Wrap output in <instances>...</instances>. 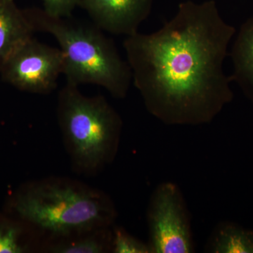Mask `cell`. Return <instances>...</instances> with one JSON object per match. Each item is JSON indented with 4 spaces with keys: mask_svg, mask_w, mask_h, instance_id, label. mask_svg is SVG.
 I'll return each mask as SVG.
<instances>
[{
    "mask_svg": "<svg viewBox=\"0 0 253 253\" xmlns=\"http://www.w3.org/2000/svg\"><path fill=\"white\" fill-rule=\"evenodd\" d=\"M236 32L215 1H187L157 31L126 37L132 82L150 114L168 126L212 122L234 99L224 63Z\"/></svg>",
    "mask_w": 253,
    "mask_h": 253,
    "instance_id": "6da1fadb",
    "label": "cell"
},
{
    "mask_svg": "<svg viewBox=\"0 0 253 253\" xmlns=\"http://www.w3.org/2000/svg\"><path fill=\"white\" fill-rule=\"evenodd\" d=\"M8 206L12 217L34 228L44 242L94 228L111 227L118 216L116 205L104 191L63 176L28 181L14 193Z\"/></svg>",
    "mask_w": 253,
    "mask_h": 253,
    "instance_id": "7a4b0ae2",
    "label": "cell"
},
{
    "mask_svg": "<svg viewBox=\"0 0 253 253\" xmlns=\"http://www.w3.org/2000/svg\"><path fill=\"white\" fill-rule=\"evenodd\" d=\"M56 113L73 172L92 177L114 161L123 123L104 96H86L66 83L58 96Z\"/></svg>",
    "mask_w": 253,
    "mask_h": 253,
    "instance_id": "3957f363",
    "label": "cell"
},
{
    "mask_svg": "<svg viewBox=\"0 0 253 253\" xmlns=\"http://www.w3.org/2000/svg\"><path fill=\"white\" fill-rule=\"evenodd\" d=\"M24 13L34 31L49 33L59 43L68 83L96 84L116 99L126 97L132 83L130 66L99 29L50 16L43 9L34 8Z\"/></svg>",
    "mask_w": 253,
    "mask_h": 253,
    "instance_id": "277c9868",
    "label": "cell"
},
{
    "mask_svg": "<svg viewBox=\"0 0 253 253\" xmlns=\"http://www.w3.org/2000/svg\"><path fill=\"white\" fill-rule=\"evenodd\" d=\"M146 220L152 253L194 252L191 214L177 184H158L150 198Z\"/></svg>",
    "mask_w": 253,
    "mask_h": 253,
    "instance_id": "5b68a950",
    "label": "cell"
},
{
    "mask_svg": "<svg viewBox=\"0 0 253 253\" xmlns=\"http://www.w3.org/2000/svg\"><path fill=\"white\" fill-rule=\"evenodd\" d=\"M64 55L33 37L11 53L0 70L5 82L20 90L46 94L54 91L63 73Z\"/></svg>",
    "mask_w": 253,
    "mask_h": 253,
    "instance_id": "8992f818",
    "label": "cell"
},
{
    "mask_svg": "<svg viewBox=\"0 0 253 253\" xmlns=\"http://www.w3.org/2000/svg\"><path fill=\"white\" fill-rule=\"evenodd\" d=\"M153 0H81V6L99 28L119 36L138 32L146 19Z\"/></svg>",
    "mask_w": 253,
    "mask_h": 253,
    "instance_id": "52a82bcc",
    "label": "cell"
},
{
    "mask_svg": "<svg viewBox=\"0 0 253 253\" xmlns=\"http://www.w3.org/2000/svg\"><path fill=\"white\" fill-rule=\"evenodd\" d=\"M33 31L14 0H0V70L11 53L33 37Z\"/></svg>",
    "mask_w": 253,
    "mask_h": 253,
    "instance_id": "ba28073f",
    "label": "cell"
},
{
    "mask_svg": "<svg viewBox=\"0 0 253 253\" xmlns=\"http://www.w3.org/2000/svg\"><path fill=\"white\" fill-rule=\"evenodd\" d=\"M112 237V226L94 228L63 237L48 240L44 243L42 253H111Z\"/></svg>",
    "mask_w": 253,
    "mask_h": 253,
    "instance_id": "9c48e42d",
    "label": "cell"
},
{
    "mask_svg": "<svg viewBox=\"0 0 253 253\" xmlns=\"http://www.w3.org/2000/svg\"><path fill=\"white\" fill-rule=\"evenodd\" d=\"M231 81L235 82L253 104V16L240 28L231 48Z\"/></svg>",
    "mask_w": 253,
    "mask_h": 253,
    "instance_id": "30bf717a",
    "label": "cell"
},
{
    "mask_svg": "<svg viewBox=\"0 0 253 253\" xmlns=\"http://www.w3.org/2000/svg\"><path fill=\"white\" fill-rule=\"evenodd\" d=\"M44 240L18 218H0V253H42Z\"/></svg>",
    "mask_w": 253,
    "mask_h": 253,
    "instance_id": "8fae6325",
    "label": "cell"
},
{
    "mask_svg": "<svg viewBox=\"0 0 253 253\" xmlns=\"http://www.w3.org/2000/svg\"><path fill=\"white\" fill-rule=\"evenodd\" d=\"M205 250L212 253H253V230L232 221H221L213 229Z\"/></svg>",
    "mask_w": 253,
    "mask_h": 253,
    "instance_id": "7c38bea8",
    "label": "cell"
},
{
    "mask_svg": "<svg viewBox=\"0 0 253 253\" xmlns=\"http://www.w3.org/2000/svg\"><path fill=\"white\" fill-rule=\"evenodd\" d=\"M112 250L113 253H152L148 243L138 239L122 226H112Z\"/></svg>",
    "mask_w": 253,
    "mask_h": 253,
    "instance_id": "4fadbf2b",
    "label": "cell"
},
{
    "mask_svg": "<svg viewBox=\"0 0 253 253\" xmlns=\"http://www.w3.org/2000/svg\"><path fill=\"white\" fill-rule=\"evenodd\" d=\"M44 11L51 16L67 18L76 6L80 5L81 0H41Z\"/></svg>",
    "mask_w": 253,
    "mask_h": 253,
    "instance_id": "5bb4252c",
    "label": "cell"
}]
</instances>
